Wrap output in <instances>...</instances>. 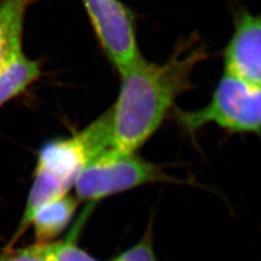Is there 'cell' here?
<instances>
[{"label":"cell","instance_id":"obj_1","mask_svg":"<svg viewBox=\"0 0 261 261\" xmlns=\"http://www.w3.org/2000/svg\"><path fill=\"white\" fill-rule=\"evenodd\" d=\"M209 57L199 36L176 43L169 59L153 63L141 58L121 73V86L111 107L114 148L136 152L156 133L175 100L192 88V74Z\"/></svg>","mask_w":261,"mask_h":261},{"label":"cell","instance_id":"obj_2","mask_svg":"<svg viewBox=\"0 0 261 261\" xmlns=\"http://www.w3.org/2000/svg\"><path fill=\"white\" fill-rule=\"evenodd\" d=\"M174 113L177 123L191 133L208 124L234 133H261V86L224 73L205 107Z\"/></svg>","mask_w":261,"mask_h":261},{"label":"cell","instance_id":"obj_3","mask_svg":"<svg viewBox=\"0 0 261 261\" xmlns=\"http://www.w3.org/2000/svg\"><path fill=\"white\" fill-rule=\"evenodd\" d=\"M168 181L172 178L156 163L137 156L136 152L113 148L87 162L73 186L77 198L100 200L145 184Z\"/></svg>","mask_w":261,"mask_h":261},{"label":"cell","instance_id":"obj_4","mask_svg":"<svg viewBox=\"0 0 261 261\" xmlns=\"http://www.w3.org/2000/svg\"><path fill=\"white\" fill-rule=\"evenodd\" d=\"M98 39L121 73L143 58L137 47L133 12L120 0H83Z\"/></svg>","mask_w":261,"mask_h":261},{"label":"cell","instance_id":"obj_5","mask_svg":"<svg viewBox=\"0 0 261 261\" xmlns=\"http://www.w3.org/2000/svg\"><path fill=\"white\" fill-rule=\"evenodd\" d=\"M224 73L261 86V13L240 10L234 32L224 49Z\"/></svg>","mask_w":261,"mask_h":261},{"label":"cell","instance_id":"obj_6","mask_svg":"<svg viewBox=\"0 0 261 261\" xmlns=\"http://www.w3.org/2000/svg\"><path fill=\"white\" fill-rule=\"evenodd\" d=\"M91 160L87 144L81 133H77L67 140L46 144L38 154L37 166L73 186L82 169Z\"/></svg>","mask_w":261,"mask_h":261},{"label":"cell","instance_id":"obj_7","mask_svg":"<svg viewBox=\"0 0 261 261\" xmlns=\"http://www.w3.org/2000/svg\"><path fill=\"white\" fill-rule=\"evenodd\" d=\"M40 75L39 63L24 56L22 48L0 65V106L19 96Z\"/></svg>","mask_w":261,"mask_h":261},{"label":"cell","instance_id":"obj_8","mask_svg":"<svg viewBox=\"0 0 261 261\" xmlns=\"http://www.w3.org/2000/svg\"><path fill=\"white\" fill-rule=\"evenodd\" d=\"M77 207V199L67 194L40 207L33 218L37 244L50 243L67 227Z\"/></svg>","mask_w":261,"mask_h":261},{"label":"cell","instance_id":"obj_9","mask_svg":"<svg viewBox=\"0 0 261 261\" xmlns=\"http://www.w3.org/2000/svg\"><path fill=\"white\" fill-rule=\"evenodd\" d=\"M71 185L62 181L44 168L36 166L34 182L32 184L28 202L19 226V234L31 226L36 211L46 203L67 195Z\"/></svg>","mask_w":261,"mask_h":261},{"label":"cell","instance_id":"obj_10","mask_svg":"<svg viewBox=\"0 0 261 261\" xmlns=\"http://www.w3.org/2000/svg\"><path fill=\"white\" fill-rule=\"evenodd\" d=\"M32 0H0V65L21 46L24 16Z\"/></svg>","mask_w":261,"mask_h":261},{"label":"cell","instance_id":"obj_11","mask_svg":"<svg viewBox=\"0 0 261 261\" xmlns=\"http://www.w3.org/2000/svg\"><path fill=\"white\" fill-rule=\"evenodd\" d=\"M25 249L44 261H97L70 241L35 244Z\"/></svg>","mask_w":261,"mask_h":261},{"label":"cell","instance_id":"obj_12","mask_svg":"<svg viewBox=\"0 0 261 261\" xmlns=\"http://www.w3.org/2000/svg\"><path fill=\"white\" fill-rule=\"evenodd\" d=\"M110 261H158L153 250L150 230L134 246L121 252Z\"/></svg>","mask_w":261,"mask_h":261},{"label":"cell","instance_id":"obj_13","mask_svg":"<svg viewBox=\"0 0 261 261\" xmlns=\"http://www.w3.org/2000/svg\"><path fill=\"white\" fill-rule=\"evenodd\" d=\"M0 259H2V261H44L40 258H38L34 255H32L31 252H29L25 248L16 251L15 254L7 255L5 257H2Z\"/></svg>","mask_w":261,"mask_h":261},{"label":"cell","instance_id":"obj_14","mask_svg":"<svg viewBox=\"0 0 261 261\" xmlns=\"http://www.w3.org/2000/svg\"><path fill=\"white\" fill-rule=\"evenodd\" d=\"M0 261H2V259H0Z\"/></svg>","mask_w":261,"mask_h":261}]
</instances>
